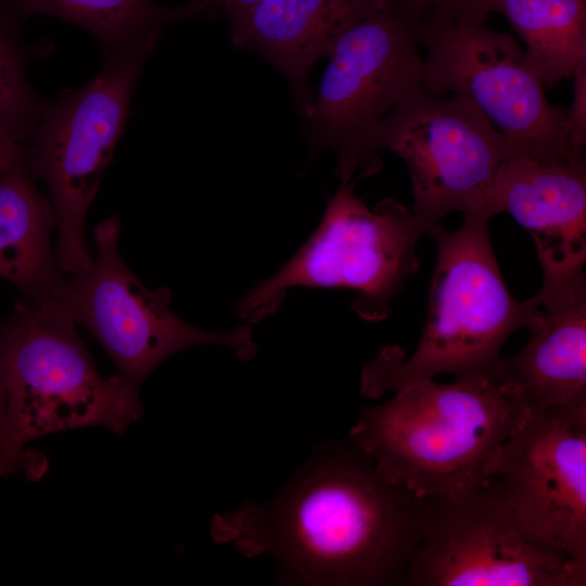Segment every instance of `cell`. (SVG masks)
<instances>
[{
	"label": "cell",
	"instance_id": "cell-6",
	"mask_svg": "<svg viewBox=\"0 0 586 586\" xmlns=\"http://www.w3.org/2000/svg\"><path fill=\"white\" fill-rule=\"evenodd\" d=\"M354 187L355 180L341 182L302 247L237 303L242 320L273 314L294 286L354 290L357 315L368 321L386 318L392 298L419 268L416 246L426 228L394 198L369 208Z\"/></svg>",
	"mask_w": 586,
	"mask_h": 586
},
{
	"label": "cell",
	"instance_id": "cell-9",
	"mask_svg": "<svg viewBox=\"0 0 586 586\" xmlns=\"http://www.w3.org/2000/svg\"><path fill=\"white\" fill-rule=\"evenodd\" d=\"M419 41L424 89L469 99L520 155L547 163L582 160L572 155L568 109L548 101L546 85L509 34L426 13Z\"/></svg>",
	"mask_w": 586,
	"mask_h": 586
},
{
	"label": "cell",
	"instance_id": "cell-4",
	"mask_svg": "<svg viewBox=\"0 0 586 586\" xmlns=\"http://www.w3.org/2000/svg\"><path fill=\"white\" fill-rule=\"evenodd\" d=\"M76 326L53 295L22 298L3 322L5 420L21 454L29 441L68 430L122 435L142 416L139 392L98 372Z\"/></svg>",
	"mask_w": 586,
	"mask_h": 586
},
{
	"label": "cell",
	"instance_id": "cell-23",
	"mask_svg": "<svg viewBox=\"0 0 586 586\" xmlns=\"http://www.w3.org/2000/svg\"><path fill=\"white\" fill-rule=\"evenodd\" d=\"M25 141L23 132L0 122V175L22 156Z\"/></svg>",
	"mask_w": 586,
	"mask_h": 586
},
{
	"label": "cell",
	"instance_id": "cell-8",
	"mask_svg": "<svg viewBox=\"0 0 586 586\" xmlns=\"http://www.w3.org/2000/svg\"><path fill=\"white\" fill-rule=\"evenodd\" d=\"M408 586H585L586 568L525 525L494 477L420 499Z\"/></svg>",
	"mask_w": 586,
	"mask_h": 586
},
{
	"label": "cell",
	"instance_id": "cell-10",
	"mask_svg": "<svg viewBox=\"0 0 586 586\" xmlns=\"http://www.w3.org/2000/svg\"><path fill=\"white\" fill-rule=\"evenodd\" d=\"M119 220L112 215L93 230L90 268L65 276L53 296L103 347L116 375L139 392L145 378L174 354L198 345L220 344L239 358L256 353L247 327L213 332L191 326L170 308V291L148 290L118 251Z\"/></svg>",
	"mask_w": 586,
	"mask_h": 586
},
{
	"label": "cell",
	"instance_id": "cell-16",
	"mask_svg": "<svg viewBox=\"0 0 586 586\" xmlns=\"http://www.w3.org/2000/svg\"><path fill=\"white\" fill-rule=\"evenodd\" d=\"M51 202L36 189L22 156L0 175V279L23 300L53 295L65 278L51 247Z\"/></svg>",
	"mask_w": 586,
	"mask_h": 586
},
{
	"label": "cell",
	"instance_id": "cell-17",
	"mask_svg": "<svg viewBox=\"0 0 586 586\" xmlns=\"http://www.w3.org/2000/svg\"><path fill=\"white\" fill-rule=\"evenodd\" d=\"M7 9L24 16L46 14L77 24L98 40L104 58L153 50L163 28L171 23L211 18L208 0L166 8L153 0H4Z\"/></svg>",
	"mask_w": 586,
	"mask_h": 586
},
{
	"label": "cell",
	"instance_id": "cell-11",
	"mask_svg": "<svg viewBox=\"0 0 586 586\" xmlns=\"http://www.w3.org/2000/svg\"><path fill=\"white\" fill-rule=\"evenodd\" d=\"M375 144L406 164L426 233L453 212L477 213L499 169L520 155L469 99L422 85L381 120Z\"/></svg>",
	"mask_w": 586,
	"mask_h": 586
},
{
	"label": "cell",
	"instance_id": "cell-7",
	"mask_svg": "<svg viewBox=\"0 0 586 586\" xmlns=\"http://www.w3.org/2000/svg\"><path fill=\"white\" fill-rule=\"evenodd\" d=\"M152 53L138 50L104 58L103 69L87 86L46 104L25 141L22 161L47 184L58 231L55 259L66 276L85 272L92 264L85 237L87 212Z\"/></svg>",
	"mask_w": 586,
	"mask_h": 586
},
{
	"label": "cell",
	"instance_id": "cell-15",
	"mask_svg": "<svg viewBox=\"0 0 586 586\" xmlns=\"http://www.w3.org/2000/svg\"><path fill=\"white\" fill-rule=\"evenodd\" d=\"M387 0H260L231 27L235 47L254 51L286 79L304 118L313 107L308 76L354 24Z\"/></svg>",
	"mask_w": 586,
	"mask_h": 586
},
{
	"label": "cell",
	"instance_id": "cell-1",
	"mask_svg": "<svg viewBox=\"0 0 586 586\" xmlns=\"http://www.w3.org/2000/svg\"><path fill=\"white\" fill-rule=\"evenodd\" d=\"M419 505L352 444L322 454L273 500L216 515L212 534L245 557L272 556L293 582L404 585Z\"/></svg>",
	"mask_w": 586,
	"mask_h": 586
},
{
	"label": "cell",
	"instance_id": "cell-20",
	"mask_svg": "<svg viewBox=\"0 0 586 586\" xmlns=\"http://www.w3.org/2000/svg\"><path fill=\"white\" fill-rule=\"evenodd\" d=\"M422 12L437 13L454 21L469 24L485 23L493 12L494 0H404Z\"/></svg>",
	"mask_w": 586,
	"mask_h": 586
},
{
	"label": "cell",
	"instance_id": "cell-22",
	"mask_svg": "<svg viewBox=\"0 0 586 586\" xmlns=\"http://www.w3.org/2000/svg\"><path fill=\"white\" fill-rule=\"evenodd\" d=\"M33 462L42 467L39 457L18 453L11 443L5 420L4 394V335L3 323H0V474L22 469L25 463Z\"/></svg>",
	"mask_w": 586,
	"mask_h": 586
},
{
	"label": "cell",
	"instance_id": "cell-12",
	"mask_svg": "<svg viewBox=\"0 0 586 586\" xmlns=\"http://www.w3.org/2000/svg\"><path fill=\"white\" fill-rule=\"evenodd\" d=\"M493 477L525 525L586 568V405L525 409Z\"/></svg>",
	"mask_w": 586,
	"mask_h": 586
},
{
	"label": "cell",
	"instance_id": "cell-3",
	"mask_svg": "<svg viewBox=\"0 0 586 586\" xmlns=\"http://www.w3.org/2000/svg\"><path fill=\"white\" fill-rule=\"evenodd\" d=\"M488 219L464 214L456 230L441 222L429 229L436 264L422 335L408 358L390 346L368 364L361 374L364 394L397 393L440 374H493L508 337L520 328L530 329L535 296L519 302L511 295L492 246Z\"/></svg>",
	"mask_w": 586,
	"mask_h": 586
},
{
	"label": "cell",
	"instance_id": "cell-14",
	"mask_svg": "<svg viewBox=\"0 0 586 586\" xmlns=\"http://www.w3.org/2000/svg\"><path fill=\"white\" fill-rule=\"evenodd\" d=\"M510 214L532 235L542 269L583 268L586 260L585 158L547 163L510 157L476 214Z\"/></svg>",
	"mask_w": 586,
	"mask_h": 586
},
{
	"label": "cell",
	"instance_id": "cell-2",
	"mask_svg": "<svg viewBox=\"0 0 586 586\" xmlns=\"http://www.w3.org/2000/svg\"><path fill=\"white\" fill-rule=\"evenodd\" d=\"M524 410L494 374L430 379L362 409L349 436L383 477L415 497L456 496L493 477Z\"/></svg>",
	"mask_w": 586,
	"mask_h": 586
},
{
	"label": "cell",
	"instance_id": "cell-21",
	"mask_svg": "<svg viewBox=\"0 0 586 586\" xmlns=\"http://www.w3.org/2000/svg\"><path fill=\"white\" fill-rule=\"evenodd\" d=\"M573 98L568 109V137L574 158H583L586 143V61L575 71Z\"/></svg>",
	"mask_w": 586,
	"mask_h": 586
},
{
	"label": "cell",
	"instance_id": "cell-24",
	"mask_svg": "<svg viewBox=\"0 0 586 586\" xmlns=\"http://www.w3.org/2000/svg\"><path fill=\"white\" fill-rule=\"evenodd\" d=\"M212 18H226L230 28L240 23L260 0H208Z\"/></svg>",
	"mask_w": 586,
	"mask_h": 586
},
{
	"label": "cell",
	"instance_id": "cell-19",
	"mask_svg": "<svg viewBox=\"0 0 586 586\" xmlns=\"http://www.w3.org/2000/svg\"><path fill=\"white\" fill-rule=\"evenodd\" d=\"M11 13L8 9L0 11V122L28 138L47 103L39 100L26 79L28 53Z\"/></svg>",
	"mask_w": 586,
	"mask_h": 586
},
{
	"label": "cell",
	"instance_id": "cell-18",
	"mask_svg": "<svg viewBox=\"0 0 586 586\" xmlns=\"http://www.w3.org/2000/svg\"><path fill=\"white\" fill-rule=\"evenodd\" d=\"M523 40L524 55L544 84L573 77L586 61V0H494Z\"/></svg>",
	"mask_w": 586,
	"mask_h": 586
},
{
	"label": "cell",
	"instance_id": "cell-5",
	"mask_svg": "<svg viewBox=\"0 0 586 586\" xmlns=\"http://www.w3.org/2000/svg\"><path fill=\"white\" fill-rule=\"evenodd\" d=\"M424 16L404 0H387L344 31L329 54L305 128L313 154H336L341 182L381 169L379 124L422 85Z\"/></svg>",
	"mask_w": 586,
	"mask_h": 586
},
{
	"label": "cell",
	"instance_id": "cell-13",
	"mask_svg": "<svg viewBox=\"0 0 586 586\" xmlns=\"http://www.w3.org/2000/svg\"><path fill=\"white\" fill-rule=\"evenodd\" d=\"M532 336L500 358L494 377L524 409L546 412L586 405V278L584 268L543 270Z\"/></svg>",
	"mask_w": 586,
	"mask_h": 586
}]
</instances>
